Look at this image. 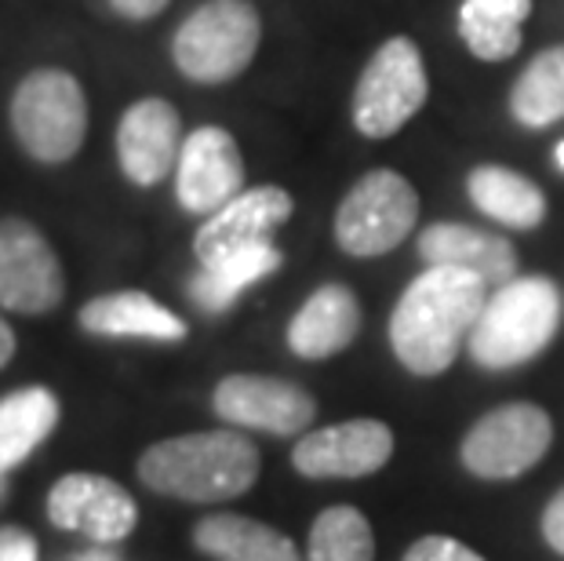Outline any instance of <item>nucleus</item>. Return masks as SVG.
<instances>
[{"label":"nucleus","mask_w":564,"mask_h":561,"mask_svg":"<svg viewBox=\"0 0 564 561\" xmlns=\"http://www.w3.org/2000/svg\"><path fill=\"white\" fill-rule=\"evenodd\" d=\"M488 284L459 267H426L390 314V346L412 376H441L488 303Z\"/></svg>","instance_id":"obj_1"},{"label":"nucleus","mask_w":564,"mask_h":561,"mask_svg":"<svg viewBox=\"0 0 564 561\" xmlns=\"http://www.w3.org/2000/svg\"><path fill=\"white\" fill-rule=\"evenodd\" d=\"M259 467L262 456L256 441L237 431L164 438L139 456L142 485L186 504H219V499L245 496L256 485Z\"/></svg>","instance_id":"obj_2"},{"label":"nucleus","mask_w":564,"mask_h":561,"mask_svg":"<svg viewBox=\"0 0 564 561\" xmlns=\"http://www.w3.org/2000/svg\"><path fill=\"white\" fill-rule=\"evenodd\" d=\"M561 289L550 278H513L488 295V303L470 332V357L488 373L528 365L557 336Z\"/></svg>","instance_id":"obj_3"},{"label":"nucleus","mask_w":564,"mask_h":561,"mask_svg":"<svg viewBox=\"0 0 564 561\" xmlns=\"http://www.w3.org/2000/svg\"><path fill=\"white\" fill-rule=\"evenodd\" d=\"M11 131L41 164L74 161L88 139V95L69 69H30L11 95Z\"/></svg>","instance_id":"obj_4"},{"label":"nucleus","mask_w":564,"mask_h":561,"mask_svg":"<svg viewBox=\"0 0 564 561\" xmlns=\"http://www.w3.org/2000/svg\"><path fill=\"white\" fill-rule=\"evenodd\" d=\"M262 15L248 0H208L172 37V63L194 85H230L256 63Z\"/></svg>","instance_id":"obj_5"},{"label":"nucleus","mask_w":564,"mask_h":561,"mask_svg":"<svg viewBox=\"0 0 564 561\" xmlns=\"http://www.w3.org/2000/svg\"><path fill=\"white\" fill-rule=\"evenodd\" d=\"M430 99L426 58L412 37H390L376 47L354 88V128L365 139H390Z\"/></svg>","instance_id":"obj_6"},{"label":"nucleus","mask_w":564,"mask_h":561,"mask_svg":"<svg viewBox=\"0 0 564 561\" xmlns=\"http://www.w3.org/2000/svg\"><path fill=\"white\" fill-rule=\"evenodd\" d=\"M419 223V194L401 172L376 169L350 186L335 212V241L346 256L376 259L404 245Z\"/></svg>","instance_id":"obj_7"},{"label":"nucleus","mask_w":564,"mask_h":561,"mask_svg":"<svg viewBox=\"0 0 564 561\" xmlns=\"http://www.w3.org/2000/svg\"><path fill=\"white\" fill-rule=\"evenodd\" d=\"M554 420L532 401H510L485 412L463 438V467L485 482H510L550 452Z\"/></svg>","instance_id":"obj_8"},{"label":"nucleus","mask_w":564,"mask_h":561,"mask_svg":"<svg viewBox=\"0 0 564 561\" xmlns=\"http://www.w3.org/2000/svg\"><path fill=\"white\" fill-rule=\"evenodd\" d=\"M66 295V273L52 241L33 223L0 219V306L11 314H52Z\"/></svg>","instance_id":"obj_9"},{"label":"nucleus","mask_w":564,"mask_h":561,"mask_svg":"<svg viewBox=\"0 0 564 561\" xmlns=\"http://www.w3.org/2000/svg\"><path fill=\"white\" fill-rule=\"evenodd\" d=\"M212 409L219 420L234 427L281 438H303L317 416V401L299 384H292V379L237 373L215 387Z\"/></svg>","instance_id":"obj_10"},{"label":"nucleus","mask_w":564,"mask_h":561,"mask_svg":"<svg viewBox=\"0 0 564 561\" xmlns=\"http://www.w3.org/2000/svg\"><path fill=\"white\" fill-rule=\"evenodd\" d=\"M245 194V158L237 139L219 125H200L183 139L175 164V197L194 216H215Z\"/></svg>","instance_id":"obj_11"},{"label":"nucleus","mask_w":564,"mask_h":561,"mask_svg":"<svg viewBox=\"0 0 564 561\" xmlns=\"http://www.w3.org/2000/svg\"><path fill=\"white\" fill-rule=\"evenodd\" d=\"M47 521L55 529L91 536L95 543H121L135 529L139 507L113 477L74 471L47 493Z\"/></svg>","instance_id":"obj_12"},{"label":"nucleus","mask_w":564,"mask_h":561,"mask_svg":"<svg viewBox=\"0 0 564 561\" xmlns=\"http://www.w3.org/2000/svg\"><path fill=\"white\" fill-rule=\"evenodd\" d=\"M183 153V117L161 95L131 103L117 121V164L128 183L158 186L175 172Z\"/></svg>","instance_id":"obj_13"},{"label":"nucleus","mask_w":564,"mask_h":561,"mask_svg":"<svg viewBox=\"0 0 564 561\" xmlns=\"http://www.w3.org/2000/svg\"><path fill=\"white\" fill-rule=\"evenodd\" d=\"M393 456V431L382 420H346L295 441L292 463L303 477H368Z\"/></svg>","instance_id":"obj_14"},{"label":"nucleus","mask_w":564,"mask_h":561,"mask_svg":"<svg viewBox=\"0 0 564 561\" xmlns=\"http://www.w3.org/2000/svg\"><path fill=\"white\" fill-rule=\"evenodd\" d=\"M292 212L295 201L284 186H251L200 223L194 256L200 259V267H208V262H219L223 256H234L241 248L267 245L270 234L292 219Z\"/></svg>","instance_id":"obj_15"},{"label":"nucleus","mask_w":564,"mask_h":561,"mask_svg":"<svg viewBox=\"0 0 564 561\" xmlns=\"http://www.w3.org/2000/svg\"><path fill=\"white\" fill-rule=\"evenodd\" d=\"M419 256L430 267H459L477 273L491 289L518 278V252L502 234H488L470 223H434L419 234Z\"/></svg>","instance_id":"obj_16"},{"label":"nucleus","mask_w":564,"mask_h":561,"mask_svg":"<svg viewBox=\"0 0 564 561\" xmlns=\"http://www.w3.org/2000/svg\"><path fill=\"white\" fill-rule=\"evenodd\" d=\"M361 332V303L346 284H321L310 300L295 310L288 325V346L306 362H324L343 354Z\"/></svg>","instance_id":"obj_17"},{"label":"nucleus","mask_w":564,"mask_h":561,"mask_svg":"<svg viewBox=\"0 0 564 561\" xmlns=\"http://www.w3.org/2000/svg\"><path fill=\"white\" fill-rule=\"evenodd\" d=\"M80 328L91 336H135V339H158V343H183L186 321L161 306L147 292H110L99 300L80 306Z\"/></svg>","instance_id":"obj_18"},{"label":"nucleus","mask_w":564,"mask_h":561,"mask_svg":"<svg viewBox=\"0 0 564 561\" xmlns=\"http://www.w3.org/2000/svg\"><path fill=\"white\" fill-rule=\"evenodd\" d=\"M466 194L477 212L507 230H535L546 219V194L507 164H477L466 175Z\"/></svg>","instance_id":"obj_19"},{"label":"nucleus","mask_w":564,"mask_h":561,"mask_svg":"<svg viewBox=\"0 0 564 561\" xmlns=\"http://www.w3.org/2000/svg\"><path fill=\"white\" fill-rule=\"evenodd\" d=\"M194 547L212 561H303L281 529L245 515H212L194 525Z\"/></svg>","instance_id":"obj_20"},{"label":"nucleus","mask_w":564,"mask_h":561,"mask_svg":"<svg viewBox=\"0 0 564 561\" xmlns=\"http://www.w3.org/2000/svg\"><path fill=\"white\" fill-rule=\"evenodd\" d=\"M532 0H463L459 37L481 63H507L521 52Z\"/></svg>","instance_id":"obj_21"},{"label":"nucleus","mask_w":564,"mask_h":561,"mask_svg":"<svg viewBox=\"0 0 564 561\" xmlns=\"http://www.w3.org/2000/svg\"><path fill=\"white\" fill-rule=\"evenodd\" d=\"M58 423V398L47 387H22L0 398V477L37 452Z\"/></svg>","instance_id":"obj_22"},{"label":"nucleus","mask_w":564,"mask_h":561,"mask_svg":"<svg viewBox=\"0 0 564 561\" xmlns=\"http://www.w3.org/2000/svg\"><path fill=\"white\" fill-rule=\"evenodd\" d=\"M281 262H284V256L270 241L241 248V252L223 256L219 262L200 267L197 278L189 281V295H194V303L204 310V314H223V310H230L237 300H241L245 289H251L256 281L273 273Z\"/></svg>","instance_id":"obj_23"},{"label":"nucleus","mask_w":564,"mask_h":561,"mask_svg":"<svg viewBox=\"0 0 564 561\" xmlns=\"http://www.w3.org/2000/svg\"><path fill=\"white\" fill-rule=\"evenodd\" d=\"M510 117L521 128H550L564 121V44L539 52L510 88Z\"/></svg>","instance_id":"obj_24"},{"label":"nucleus","mask_w":564,"mask_h":561,"mask_svg":"<svg viewBox=\"0 0 564 561\" xmlns=\"http://www.w3.org/2000/svg\"><path fill=\"white\" fill-rule=\"evenodd\" d=\"M306 561H376L371 521L357 507L321 510L310 529Z\"/></svg>","instance_id":"obj_25"},{"label":"nucleus","mask_w":564,"mask_h":561,"mask_svg":"<svg viewBox=\"0 0 564 561\" xmlns=\"http://www.w3.org/2000/svg\"><path fill=\"white\" fill-rule=\"evenodd\" d=\"M404 561H485L477 551H470L466 543L452 540V536H423L408 547Z\"/></svg>","instance_id":"obj_26"},{"label":"nucleus","mask_w":564,"mask_h":561,"mask_svg":"<svg viewBox=\"0 0 564 561\" xmlns=\"http://www.w3.org/2000/svg\"><path fill=\"white\" fill-rule=\"evenodd\" d=\"M0 561H37V540L19 525H0Z\"/></svg>","instance_id":"obj_27"},{"label":"nucleus","mask_w":564,"mask_h":561,"mask_svg":"<svg viewBox=\"0 0 564 561\" xmlns=\"http://www.w3.org/2000/svg\"><path fill=\"white\" fill-rule=\"evenodd\" d=\"M543 540L554 547L557 554H564V488L543 510Z\"/></svg>","instance_id":"obj_28"},{"label":"nucleus","mask_w":564,"mask_h":561,"mask_svg":"<svg viewBox=\"0 0 564 561\" xmlns=\"http://www.w3.org/2000/svg\"><path fill=\"white\" fill-rule=\"evenodd\" d=\"M167 4H172V0H110V8L117 11V15H121V19H131V22H150V19H158Z\"/></svg>","instance_id":"obj_29"},{"label":"nucleus","mask_w":564,"mask_h":561,"mask_svg":"<svg viewBox=\"0 0 564 561\" xmlns=\"http://www.w3.org/2000/svg\"><path fill=\"white\" fill-rule=\"evenodd\" d=\"M11 357H15V332L4 317H0V368H4Z\"/></svg>","instance_id":"obj_30"},{"label":"nucleus","mask_w":564,"mask_h":561,"mask_svg":"<svg viewBox=\"0 0 564 561\" xmlns=\"http://www.w3.org/2000/svg\"><path fill=\"white\" fill-rule=\"evenodd\" d=\"M554 164H557V169L564 172V139L557 142V150H554Z\"/></svg>","instance_id":"obj_31"},{"label":"nucleus","mask_w":564,"mask_h":561,"mask_svg":"<svg viewBox=\"0 0 564 561\" xmlns=\"http://www.w3.org/2000/svg\"><path fill=\"white\" fill-rule=\"evenodd\" d=\"M80 561H113L110 554H80Z\"/></svg>","instance_id":"obj_32"},{"label":"nucleus","mask_w":564,"mask_h":561,"mask_svg":"<svg viewBox=\"0 0 564 561\" xmlns=\"http://www.w3.org/2000/svg\"><path fill=\"white\" fill-rule=\"evenodd\" d=\"M4 488H8V477H0V493H4Z\"/></svg>","instance_id":"obj_33"}]
</instances>
